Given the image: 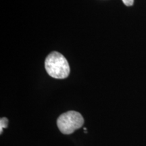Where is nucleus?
<instances>
[{"label":"nucleus","mask_w":146,"mask_h":146,"mask_svg":"<svg viewBox=\"0 0 146 146\" xmlns=\"http://www.w3.org/2000/svg\"><path fill=\"white\" fill-rule=\"evenodd\" d=\"M84 124V118L79 112L68 111L63 113L58 117L57 125L58 129L65 135L72 134L80 129Z\"/></svg>","instance_id":"f03ea898"},{"label":"nucleus","mask_w":146,"mask_h":146,"mask_svg":"<svg viewBox=\"0 0 146 146\" xmlns=\"http://www.w3.org/2000/svg\"><path fill=\"white\" fill-rule=\"evenodd\" d=\"M122 1L127 6H131L134 3V0H122Z\"/></svg>","instance_id":"20e7f679"},{"label":"nucleus","mask_w":146,"mask_h":146,"mask_svg":"<svg viewBox=\"0 0 146 146\" xmlns=\"http://www.w3.org/2000/svg\"><path fill=\"white\" fill-rule=\"evenodd\" d=\"M8 125V119L7 118H1L0 119V133H2L3 129L7 128Z\"/></svg>","instance_id":"7ed1b4c3"},{"label":"nucleus","mask_w":146,"mask_h":146,"mask_svg":"<svg viewBox=\"0 0 146 146\" xmlns=\"http://www.w3.org/2000/svg\"><path fill=\"white\" fill-rule=\"evenodd\" d=\"M45 68L47 74L57 79L67 78L70 74V66L66 58L58 52H51L45 60Z\"/></svg>","instance_id":"f257e3e1"}]
</instances>
